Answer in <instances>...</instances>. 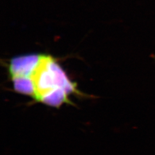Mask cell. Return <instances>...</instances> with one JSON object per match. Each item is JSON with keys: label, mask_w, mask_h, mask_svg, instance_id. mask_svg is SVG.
Here are the masks:
<instances>
[{"label": "cell", "mask_w": 155, "mask_h": 155, "mask_svg": "<svg viewBox=\"0 0 155 155\" xmlns=\"http://www.w3.org/2000/svg\"><path fill=\"white\" fill-rule=\"evenodd\" d=\"M29 78L34 87L33 98L40 102L57 90H64L69 94L77 91L74 83L68 79L59 64L50 56L41 55L38 66Z\"/></svg>", "instance_id": "6da1fadb"}, {"label": "cell", "mask_w": 155, "mask_h": 155, "mask_svg": "<svg viewBox=\"0 0 155 155\" xmlns=\"http://www.w3.org/2000/svg\"><path fill=\"white\" fill-rule=\"evenodd\" d=\"M41 55L32 54L13 58L9 65L11 78L21 77L29 78L38 66Z\"/></svg>", "instance_id": "7a4b0ae2"}, {"label": "cell", "mask_w": 155, "mask_h": 155, "mask_svg": "<svg viewBox=\"0 0 155 155\" xmlns=\"http://www.w3.org/2000/svg\"><path fill=\"white\" fill-rule=\"evenodd\" d=\"M12 79L13 82L14 89L16 91L33 97L35 94L34 87L29 78L17 77L12 78Z\"/></svg>", "instance_id": "3957f363"}, {"label": "cell", "mask_w": 155, "mask_h": 155, "mask_svg": "<svg viewBox=\"0 0 155 155\" xmlns=\"http://www.w3.org/2000/svg\"><path fill=\"white\" fill-rule=\"evenodd\" d=\"M152 58L153 59H154L155 61V54H153L152 56Z\"/></svg>", "instance_id": "277c9868"}]
</instances>
